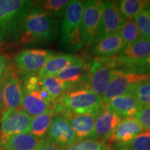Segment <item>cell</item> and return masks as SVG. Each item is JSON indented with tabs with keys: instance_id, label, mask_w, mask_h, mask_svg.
Here are the masks:
<instances>
[{
	"instance_id": "28",
	"label": "cell",
	"mask_w": 150,
	"mask_h": 150,
	"mask_svg": "<svg viewBox=\"0 0 150 150\" xmlns=\"http://www.w3.org/2000/svg\"><path fill=\"white\" fill-rule=\"evenodd\" d=\"M115 150H150V131H142L128 143L117 146Z\"/></svg>"
},
{
	"instance_id": "5",
	"label": "cell",
	"mask_w": 150,
	"mask_h": 150,
	"mask_svg": "<svg viewBox=\"0 0 150 150\" xmlns=\"http://www.w3.org/2000/svg\"><path fill=\"white\" fill-rule=\"evenodd\" d=\"M116 56L97 57L91 63L89 71L83 85L102 97L107 89L114 71L117 67Z\"/></svg>"
},
{
	"instance_id": "9",
	"label": "cell",
	"mask_w": 150,
	"mask_h": 150,
	"mask_svg": "<svg viewBox=\"0 0 150 150\" xmlns=\"http://www.w3.org/2000/svg\"><path fill=\"white\" fill-rule=\"evenodd\" d=\"M6 74L7 80L3 90L4 110L2 112H14L22 108L25 91L22 81L19 77L14 65L9 64Z\"/></svg>"
},
{
	"instance_id": "6",
	"label": "cell",
	"mask_w": 150,
	"mask_h": 150,
	"mask_svg": "<svg viewBox=\"0 0 150 150\" xmlns=\"http://www.w3.org/2000/svg\"><path fill=\"white\" fill-rule=\"evenodd\" d=\"M150 56V38L140 36L116 56L117 66L127 67L131 72H144V62Z\"/></svg>"
},
{
	"instance_id": "15",
	"label": "cell",
	"mask_w": 150,
	"mask_h": 150,
	"mask_svg": "<svg viewBox=\"0 0 150 150\" xmlns=\"http://www.w3.org/2000/svg\"><path fill=\"white\" fill-rule=\"evenodd\" d=\"M121 120L122 117L104 106L95 118V127L91 139L106 141Z\"/></svg>"
},
{
	"instance_id": "13",
	"label": "cell",
	"mask_w": 150,
	"mask_h": 150,
	"mask_svg": "<svg viewBox=\"0 0 150 150\" xmlns=\"http://www.w3.org/2000/svg\"><path fill=\"white\" fill-rule=\"evenodd\" d=\"M45 138L63 149L78 140L67 118L61 115H56L52 120Z\"/></svg>"
},
{
	"instance_id": "11",
	"label": "cell",
	"mask_w": 150,
	"mask_h": 150,
	"mask_svg": "<svg viewBox=\"0 0 150 150\" xmlns=\"http://www.w3.org/2000/svg\"><path fill=\"white\" fill-rule=\"evenodd\" d=\"M121 14L117 1H104L97 35L93 44L117 33L126 22Z\"/></svg>"
},
{
	"instance_id": "7",
	"label": "cell",
	"mask_w": 150,
	"mask_h": 150,
	"mask_svg": "<svg viewBox=\"0 0 150 150\" xmlns=\"http://www.w3.org/2000/svg\"><path fill=\"white\" fill-rule=\"evenodd\" d=\"M55 53L43 49H25L17 54L14 59L16 67L20 79L38 74L46 62Z\"/></svg>"
},
{
	"instance_id": "2",
	"label": "cell",
	"mask_w": 150,
	"mask_h": 150,
	"mask_svg": "<svg viewBox=\"0 0 150 150\" xmlns=\"http://www.w3.org/2000/svg\"><path fill=\"white\" fill-rule=\"evenodd\" d=\"M33 5L29 0H0V47L18 42L24 19Z\"/></svg>"
},
{
	"instance_id": "29",
	"label": "cell",
	"mask_w": 150,
	"mask_h": 150,
	"mask_svg": "<svg viewBox=\"0 0 150 150\" xmlns=\"http://www.w3.org/2000/svg\"><path fill=\"white\" fill-rule=\"evenodd\" d=\"M125 47L134 42L141 36L134 19H127L122 27L119 31Z\"/></svg>"
},
{
	"instance_id": "33",
	"label": "cell",
	"mask_w": 150,
	"mask_h": 150,
	"mask_svg": "<svg viewBox=\"0 0 150 150\" xmlns=\"http://www.w3.org/2000/svg\"><path fill=\"white\" fill-rule=\"evenodd\" d=\"M136 117L144 129L150 131V106H142L136 114Z\"/></svg>"
},
{
	"instance_id": "4",
	"label": "cell",
	"mask_w": 150,
	"mask_h": 150,
	"mask_svg": "<svg viewBox=\"0 0 150 150\" xmlns=\"http://www.w3.org/2000/svg\"><path fill=\"white\" fill-rule=\"evenodd\" d=\"M83 5V1H70L63 14L60 43L72 52L79 51L83 47L81 35Z\"/></svg>"
},
{
	"instance_id": "34",
	"label": "cell",
	"mask_w": 150,
	"mask_h": 150,
	"mask_svg": "<svg viewBox=\"0 0 150 150\" xmlns=\"http://www.w3.org/2000/svg\"><path fill=\"white\" fill-rule=\"evenodd\" d=\"M9 66V61L7 56L2 53H0V79L5 74Z\"/></svg>"
},
{
	"instance_id": "24",
	"label": "cell",
	"mask_w": 150,
	"mask_h": 150,
	"mask_svg": "<svg viewBox=\"0 0 150 150\" xmlns=\"http://www.w3.org/2000/svg\"><path fill=\"white\" fill-rule=\"evenodd\" d=\"M117 3L121 14L126 20L134 19L150 6L149 0H122Z\"/></svg>"
},
{
	"instance_id": "3",
	"label": "cell",
	"mask_w": 150,
	"mask_h": 150,
	"mask_svg": "<svg viewBox=\"0 0 150 150\" xmlns=\"http://www.w3.org/2000/svg\"><path fill=\"white\" fill-rule=\"evenodd\" d=\"M103 106L102 97L90 89L81 88L63 94L54 101L52 108L56 115L63 116L67 119L72 115L94 111Z\"/></svg>"
},
{
	"instance_id": "38",
	"label": "cell",
	"mask_w": 150,
	"mask_h": 150,
	"mask_svg": "<svg viewBox=\"0 0 150 150\" xmlns=\"http://www.w3.org/2000/svg\"><path fill=\"white\" fill-rule=\"evenodd\" d=\"M144 72L150 74V56L144 62Z\"/></svg>"
},
{
	"instance_id": "37",
	"label": "cell",
	"mask_w": 150,
	"mask_h": 150,
	"mask_svg": "<svg viewBox=\"0 0 150 150\" xmlns=\"http://www.w3.org/2000/svg\"><path fill=\"white\" fill-rule=\"evenodd\" d=\"M38 92L40 94V97H42L46 102H47L50 104H52V103H53V99H52L50 94L49 93L48 91H47L45 88H44L42 86H40V88L38 90Z\"/></svg>"
},
{
	"instance_id": "35",
	"label": "cell",
	"mask_w": 150,
	"mask_h": 150,
	"mask_svg": "<svg viewBox=\"0 0 150 150\" xmlns=\"http://www.w3.org/2000/svg\"><path fill=\"white\" fill-rule=\"evenodd\" d=\"M37 150H65V149H63V148L49 142L45 138H44L42 143L40 144V147Z\"/></svg>"
},
{
	"instance_id": "18",
	"label": "cell",
	"mask_w": 150,
	"mask_h": 150,
	"mask_svg": "<svg viewBox=\"0 0 150 150\" xmlns=\"http://www.w3.org/2000/svg\"><path fill=\"white\" fill-rule=\"evenodd\" d=\"M103 106L94 111L72 115L67 118V120L72 127L77 140L91 139L95 127V118Z\"/></svg>"
},
{
	"instance_id": "19",
	"label": "cell",
	"mask_w": 150,
	"mask_h": 150,
	"mask_svg": "<svg viewBox=\"0 0 150 150\" xmlns=\"http://www.w3.org/2000/svg\"><path fill=\"white\" fill-rule=\"evenodd\" d=\"M125 47L119 31L108 35L95 43L92 54L97 57H109L117 55Z\"/></svg>"
},
{
	"instance_id": "21",
	"label": "cell",
	"mask_w": 150,
	"mask_h": 150,
	"mask_svg": "<svg viewBox=\"0 0 150 150\" xmlns=\"http://www.w3.org/2000/svg\"><path fill=\"white\" fill-rule=\"evenodd\" d=\"M78 56L68 54H55L46 62L42 68L38 73L40 79L54 76L61 70L70 65L77 59Z\"/></svg>"
},
{
	"instance_id": "17",
	"label": "cell",
	"mask_w": 150,
	"mask_h": 150,
	"mask_svg": "<svg viewBox=\"0 0 150 150\" xmlns=\"http://www.w3.org/2000/svg\"><path fill=\"white\" fill-rule=\"evenodd\" d=\"M104 104L107 109L115 112L120 117L134 116L142 107L131 92L114 97Z\"/></svg>"
},
{
	"instance_id": "23",
	"label": "cell",
	"mask_w": 150,
	"mask_h": 150,
	"mask_svg": "<svg viewBox=\"0 0 150 150\" xmlns=\"http://www.w3.org/2000/svg\"><path fill=\"white\" fill-rule=\"evenodd\" d=\"M55 116L56 112L51 108L40 115L32 117L29 133L39 138H44Z\"/></svg>"
},
{
	"instance_id": "25",
	"label": "cell",
	"mask_w": 150,
	"mask_h": 150,
	"mask_svg": "<svg viewBox=\"0 0 150 150\" xmlns=\"http://www.w3.org/2000/svg\"><path fill=\"white\" fill-rule=\"evenodd\" d=\"M41 86L50 94L53 102L63 94L70 91L73 88L71 84L66 83L55 76H49L40 79Z\"/></svg>"
},
{
	"instance_id": "26",
	"label": "cell",
	"mask_w": 150,
	"mask_h": 150,
	"mask_svg": "<svg viewBox=\"0 0 150 150\" xmlns=\"http://www.w3.org/2000/svg\"><path fill=\"white\" fill-rule=\"evenodd\" d=\"M65 150H112V147L104 140L84 139L74 142Z\"/></svg>"
},
{
	"instance_id": "20",
	"label": "cell",
	"mask_w": 150,
	"mask_h": 150,
	"mask_svg": "<svg viewBox=\"0 0 150 150\" xmlns=\"http://www.w3.org/2000/svg\"><path fill=\"white\" fill-rule=\"evenodd\" d=\"M43 138H39L31 133H24L11 136L2 145L0 150H37Z\"/></svg>"
},
{
	"instance_id": "14",
	"label": "cell",
	"mask_w": 150,
	"mask_h": 150,
	"mask_svg": "<svg viewBox=\"0 0 150 150\" xmlns=\"http://www.w3.org/2000/svg\"><path fill=\"white\" fill-rule=\"evenodd\" d=\"M143 127L135 116L125 117L114 129L106 142L117 146L125 145L144 131Z\"/></svg>"
},
{
	"instance_id": "31",
	"label": "cell",
	"mask_w": 150,
	"mask_h": 150,
	"mask_svg": "<svg viewBox=\"0 0 150 150\" xmlns=\"http://www.w3.org/2000/svg\"><path fill=\"white\" fill-rule=\"evenodd\" d=\"M134 21L141 36L150 38V6L136 17Z\"/></svg>"
},
{
	"instance_id": "1",
	"label": "cell",
	"mask_w": 150,
	"mask_h": 150,
	"mask_svg": "<svg viewBox=\"0 0 150 150\" xmlns=\"http://www.w3.org/2000/svg\"><path fill=\"white\" fill-rule=\"evenodd\" d=\"M59 33V23L56 18L33 5L24 19L19 35L24 45L54 42Z\"/></svg>"
},
{
	"instance_id": "30",
	"label": "cell",
	"mask_w": 150,
	"mask_h": 150,
	"mask_svg": "<svg viewBox=\"0 0 150 150\" xmlns=\"http://www.w3.org/2000/svg\"><path fill=\"white\" fill-rule=\"evenodd\" d=\"M131 92L142 106H150V80L137 84Z\"/></svg>"
},
{
	"instance_id": "10",
	"label": "cell",
	"mask_w": 150,
	"mask_h": 150,
	"mask_svg": "<svg viewBox=\"0 0 150 150\" xmlns=\"http://www.w3.org/2000/svg\"><path fill=\"white\" fill-rule=\"evenodd\" d=\"M103 3L100 0H90L84 3L81 20V35L83 46L93 44L98 32Z\"/></svg>"
},
{
	"instance_id": "32",
	"label": "cell",
	"mask_w": 150,
	"mask_h": 150,
	"mask_svg": "<svg viewBox=\"0 0 150 150\" xmlns=\"http://www.w3.org/2000/svg\"><path fill=\"white\" fill-rule=\"evenodd\" d=\"M22 81L24 82L23 86L25 93L36 91L41 86L40 79L38 77V74L27 76Z\"/></svg>"
},
{
	"instance_id": "16",
	"label": "cell",
	"mask_w": 150,
	"mask_h": 150,
	"mask_svg": "<svg viewBox=\"0 0 150 150\" xmlns=\"http://www.w3.org/2000/svg\"><path fill=\"white\" fill-rule=\"evenodd\" d=\"M91 61H88L86 57L78 56L77 59L74 62L54 76L71 84L73 87L79 85L81 82H83V86L91 67Z\"/></svg>"
},
{
	"instance_id": "36",
	"label": "cell",
	"mask_w": 150,
	"mask_h": 150,
	"mask_svg": "<svg viewBox=\"0 0 150 150\" xmlns=\"http://www.w3.org/2000/svg\"><path fill=\"white\" fill-rule=\"evenodd\" d=\"M7 76L6 74L4 75L2 78L0 79V112H2L4 110V97H3V90L4 85L6 82Z\"/></svg>"
},
{
	"instance_id": "27",
	"label": "cell",
	"mask_w": 150,
	"mask_h": 150,
	"mask_svg": "<svg viewBox=\"0 0 150 150\" xmlns=\"http://www.w3.org/2000/svg\"><path fill=\"white\" fill-rule=\"evenodd\" d=\"M69 2V0H45L38 1L34 4L56 18L63 16Z\"/></svg>"
},
{
	"instance_id": "22",
	"label": "cell",
	"mask_w": 150,
	"mask_h": 150,
	"mask_svg": "<svg viewBox=\"0 0 150 150\" xmlns=\"http://www.w3.org/2000/svg\"><path fill=\"white\" fill-rule=\"evenodd\" d=\"M22 110L31 117H36L52 108V104L46 102L38 91L25 93L22 104Z\"/></svg>"
},
{
	"instance_id": "39",
	"label": "cell",
	"mask_w": 150,
	"mask_h": 150,
	"mask_svg": "<svg viewBox=\"0 0 150 150\" xmlns=\"http://www.w3.org/2000/svg\"><path fill=\"white\" fill-rule=\"evenodd\" d=\"M1 114H2V112H0V121H1Z\"/></svg>"
},
{
	"instance_id": "8",
	"label": "cell",
	"mask_w": 150,
	"mask_h": 150,
	"mask_svg": "<svg viewBox=\"0 0 150 150\" xmlns=\"http://www.w3.org/2000/svg\"><path fill=\"white\" fill-rule=\"evenodd\" d=\"M149 80H150L149 74L116 69L107 89L102 96L103 103L106 104L114 97L128 93L137 84Z\"/></svg>"
},
{
	"instance_id": "12",
	"label": "cell",
	"mask_w": 150,
	"mask_h": 150,
	"mask_svg": "<svg viewBox=\"0 0 150 150\" xmlns=\"http://www.w3.org/2000/svg\"><path fill=\"white\" fill-rule=\"evenodd\" d=\"M32 117L22 109L14 112H2L0 128V145H2L11 136L29 133Z\"/></svg>"
}]
</instances>
